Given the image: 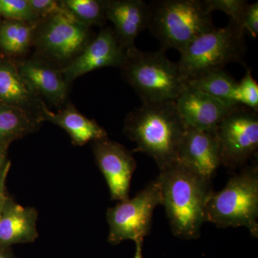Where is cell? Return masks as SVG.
Segmentation results:
<instances>
[{"label": "cell", "mask_w": 258, "mask_h": 258, "mask_svg": "<svg viewBox=\"0 0 258 258\" xmlns=\"http://www.w3.org/2000/svg\"><path fill=\"white\" fill-rule=\"evenodd\" d=\"M173 234L184 240L200 237L206 222V205L212 193L210 184L179 163L159 170L157 176Z\"/></svg>", "instance_id": "cell-1"}, {"label": "cell", "mask_w": 258, "mask_h": 258, "mask_svg": "<svg viewBox=\"0 0 258 258\" xmlns=\"http://www.w3.org/2000/svg\"><path fill=\"white\" fill-rule=\"evenodd\" d=\"M186 127L176 110L175 101L142 103L125 116L123 133L157 163L159 170L172 165Z\"/></svg>", "instance_id": "cell-2"}, {"label": "cell", "mask_w": 258, "mask_h": 258, "mask_svg": "<svg viewBox=\"0 0 258 258\" xmlns=\"http://www.w3.org/2000/svg\"><path fill=\"white\" fill-rule=\"evenodd\" d=\"M120 69L142 103L176 101L186 86L177 62L169 60L161 49L143 52L135 48L125 52Z\"/></svg>", "instance_id": "cell-3"}, {"label": "cell", "mask_w": 258, "mask_h": 258, "mask_svg": "<svg viewBox=\"0 0 258 258\" xmlns=\"http://www.w3.org/2000/svg\"><path fill=\"white\" fill-rule=\"evenodd\" d=\"M148 28L161 50H182L189 42L215 28L203 0H155L148 4Z\"/></svg>", "instance_id": "cell-4"}, {"label": "cell", "mask_w": 258, "mask_h": 258, "mask_svg": "<svg viewBox=\"0 0 258 258\" xmlns=\"http://www.w3.org/2000/svg\"><path fill=\"white\" fill-rule=\"evenodd\" d=\"M246 51L244 30L230 20L224 28L215 27L180 50L178 67L186 83L209 71L223 69L227 64H245Z\"/></svg>", "instance_id": "cell-5"}, {"label": "cell", "mask_w": 258, "mask_h": 258, "mask_svg": "<svg viewBox=\"0 0 258 258\" xmlns=\"http://www.w3.org/2000/svg\"><path fill=\"white\" fill-rule=\"evenodd\" d=\"M206 222L217 227H244L258 237V166H246L229 180L225 188L211 194L206 205Z\"/></svg>", "instance_id": "cell-6"}, {"label": "cell", "mask_w": 258, "mask_h": 258, "mask_svg": "<svg viewBox=\"0 0 258 258\" xmlns=\"http://www.w3.org/2000/svg\"><path fill=\"white\" fill-rule=\"evenodd\" d=\"M159 205H161V191L157 178L134 198L119 202L107 210L108 242L115 245L124 240L144 241L150 232L153 214Z\"/></svg>", "instance_id": "cell-7"}, {"label": "cell", "mask_w": 258, "mask_h": 258, "mask_svg": "<svg viewBox=\"0 0 258 258\" xmlns=\"http://www.w3.org/2000/svg\"><path fill=\"white\" fill-rule=\"evenodd\" d=\"M222 165L236 169L257 155V112L237 106L217 125Z\"/></svg>", "instance_id": "cell-8"}, {"label": "cell", "mask_w": 258, "mask_h": 258, "mask_svg": "<svg viewBox=\"0 0 258 258\" xmlns=\"http://www.w3.org/2000/svg\"><path fill=\"white\" fill-rule=\"evenodd\" d=\"M92 40L89 27L71 15H57L40 20L33 42L47 58L70 62Z\"/></svg>", "instance_id": "cell-9"}, {"label": "cell", "mask_w": 258, "mask_h": 258, "mask_svg": "<svg viewBox=\"0 0 258 258\" xmlns=\"http://www.w3.org/2000/svg\"><path fill=\"white\" fill-rule=\"evenodd\" d=\"M95 160L104 176L112 200H128L137 162L132 152L108 137L93 142Z\"/></svg>", "instance_id": "cell-10"}, {"label": "cell", "mask_w": 258, "mask_h": 258, "mask_svg": "<svg viewBox=\"0 0 258 258\" xmlns=\"http://www.w3.org/2000/svg\"><path fill=\"white\" fill-rule=\"evenodd\" d=\"M176 161L196 175L211 181L222 165L215 130L186 128L178 146Z\"/></svg>", "instance_id": "cell-11"}, {"label": "cell", "mask_w": 258, "mask_h": 258, "mask_svg": "<svg viewBox=\"0 0 258 258\" xmlns=\"http://www.w3.org/2000/svg\"><path fill=\"white\" fill-rule=\"evenodd\" d=\"M125 57L113 29H103L79 55L61 70L64 79L70 83L83 75L96 69L119 67Z\"/></svg>", "instance_id": "cell-12"}, {"label": "cell", "mask_w": 258, "mask_h": 258, "mask_svg": "<svg viewBox=\"0 0 258 258\" xmlns=\"http://www.w3.org/2000/svg\"><path fill=\"white\" fill-rule=\"evenodd\" d=\"M176 108L186 128L215 131L217 125L237 106L225 103L186 84L175 101Z\"/></svg>", "instance_id": "cell-13"}, {"label": "cell", "mask_w": 258, "mask_h": 258, "mask_svg": "<svg viewBox=\"0 0 258 258\" xmlns=\"http://www.w3.org/2000/svg\"><path fill=\"white\" fill-rule=\"evenodd\" d=\"M16 64L20 76L37 97H42L56 107L66 103L69 83L61 70L42 59H25Z\"/></svg>", "instance_id": "cell-14"}, {"label": "cell", "mask_w": 258, "mask_h": 258, "mask_svg": "<svg viewBox=\"0 0 258 258\" xmlns=\"http://www.w3.org/2000/svg\"><path fill=\"white\" fill-rule=\"evenodd\" d=\"M106 18L113 23L120 45L129 52L137 48L136 39L148 28L149 6L142 0H109L107 1Z\"/></svg>", "instance_id": "cell-15"}, {"label": "cell", "mask_w": 258, "mask_h": 258, "mask_svg": "<svg viewBox=\"0 0 258 258\" xmlns=\"http://www.w3.org/2000/svg\"><path fill=\"white\" fill-rule=\"evenodd\" d=\"M37 211L23 207L8 197L0 217V247L33 242L38 237Z\"/></svg>", "instance_id": "cell-16"}, {"label": "cell", "mask_w": 258, "mask_h": 258, "mask_svg": "<svg viewBox=\"0 0 258 258\" xmlns=\"http://www.w3.org/2000/svg\"><path fill=\"white\" fill-rule=\"evenodd\" d=\"M44 104L20 76L16 62L9 59H0V105L22 108L42 119Z\"/></svg>", "instance_id": "cell-17"}, {"label": "cell", "mask_w": 258, "mask_h": 258, "mask_svg": "<svg viewBox=\"0 0 258 258\" xmlns=\"http://www.w3.org/2000/svg\"><path fill=\"white\" fill-rule=\"evenodd\" d=\"M42 116L43 121L51 122L63 128L69 134L75 146L81 147L89 142L108 137L106 131L96 120L85 116L71 103L57 113L50 111L45 103L42 107Z\"/></svg>", "instance_id": "cell-18"}, {"label": "cell", "mask_w": 258, "mask_h": 258, "mask_svg": "<svg viewBox=\"0 0 258 258\" xmlns=\"http://www.w3.org/2000/svg\"><path fill=\"white\" fill-rule=\"evenodd\" d=\"M42 118L31 112L16 107L0 105V142L11 144L36 132Z\"/></svg>", "instance_id": "cell-19"}, {"label": "cell", "mask_w": 258, "mask_h": 258, "mask_svg": "<svg viewBox=\"0 0 258 258\" xmlns=\"http://www.w3.org/2000/svg\"><path fill=\"white\" fill-rule=\"evenodd\" d=\"M40 22L30 23L7 19L1 22L0 50L10 55H19L26 52L33 42Z\"/></svg>", "instance_id": "cell-20"}, {"label": "cell", "mask_w": 258, "mask_h": 258, "mask_svg": "<svg viewBox=\"0 0 258 258\" xmlns=\"http://www.w3.org/2000/svg\"><path fill=\"white\" fill-rule=\"evenodd\" d=\"M203 92L220 100L231 106L235 103V93L237 81L224 69L214 70L186 82Z\"/></svg>", "instance_id": "cell-21"}, {"label": "cell", "mask_w": 258, "mask_h": 258, "mask_svg": "<svg viewBox=\"0 0 258 258\" xmlns=\"http://www.w3.org/2000/svg\"><path fill=\"white\" fill-rule=\"evenodd\" d=\"M62 4L75 19L88 27L103 25L106 18L107 1L64 0Z\"/></svg>", "instance_id": "cell-22"}, {"label": "cell", "mask_w": 258, "mask_h": 258, "mask_svg": "<svg viewBox=\"0 0 258 258\" xmlns=\"http://www.w3.org/2000/svg\"><path fill=\"white\" fill-rule=\"evenodd\" d=\"M235 102L246 108L258 111V84L248 70L240 82H237L235 93Z\"/></svg>", "instance_id": "cell-23"}, {"label": "cell", "mask_w": 258, "mask_h": 258, "mask_svg": "<svg viewBox=\"0 0 258 258\" xmlns=\"http://www.w3.org/2000/svg\"><path fill=\"white\" fill-rule=\"evenodd\" d=\"M0 16L7 20L37 23L40 22L28 0H0Z\"/></svg>", "instance_id": "cell-24"}, {"label": "cell", "mask_w": 258, "mask_h": 258, "mask_svg": "<svg viewBox=\"0 0 258 258\" xmlns=\"http://www.w3.org/2000/svg\"><path fill=\"white\" fill-rule=\"evenodd\" d=\"M204 5L208 13L221 11L228 15L230 20L237 25L242 24L244 13L248 2L246 0H203Z\"/></svg>", "instance_id": "cell-25"}, {"label": "cell", "mask_w": 258, "mask_h": 258, "mask_svg": "<svg viewBox=\"0 0 258 258\" xmlns=\"http://www.w3.org/2000/svg\"><path fill=\"white\" fill-rule=\"evenodd\" d=\"M30 6L40 20L57 15H71L62 1L28 0Z\"/></svg>", "instance_id": "cell-26"}, {"label": "cell", "mask_w": 258, "mask_h": 258, "mask_svg": "<svg viewBox=\"0 0 258 258\" xmlns=\"http://www.w3.org/2000/svg\"><path fill=\"white\" fill-rule=\"evenodd\" d=\"M241 27L247 30L251 36L256 38L258 35V3H249L246 8Z\"/></svg>", "instance_id": "cell-27"}, {"label": "cell", "mask_w": 258, "mask_h": 258, "mask_svg": "<svg viewBox=\"0 0 258 258\" xmlns=\"http://www.w3.org/2000/svg\"><path fill=\"white\" fill-rule=\"evenodd\" d=\"M11 163L7 165L3 174L0 176V217L3 213V209H4L5 203L8 197L6 194V181L8 178V173H9Z\"/></svg>", "instance_id": "cell-28"}, {"label": "cell", "mask_w": 258, "mask_h": 258, "mask_svg": "<svg viewBox=\"0 0 258 258\" xmlns=\"http://www.w3.org/2000/svg\"><path fill=\"white\" fill-rule=\"evenodd\" d=\"M10 144L6 142H0V176L10 162V161L8 160V152Z\"/></svg>", "instance_id": "cell-29"}, {"label": "cell", "mask_w": 258, "mask_h": 258, "mask_svg": "<svg viewBox=\"0 0 258 258\" xmlns=\"http://www.w3.org/2000/svg\"><path fill=\"white\" fill-rule=\"evenodd\" d=\"M143 243L144 241L139 240L135 242L136 250L134 258H144L143 257Z\"/></svg>", "instance_id": "cell-30"}, {"label": "cell", "mask_w": 258, "mask_h": 258, "mask_svg": "<svg viewBox=\"0 0 258 258\" xmlns=\"http://www.w3.org/2000/svg\"><path fill=\"white\" fill-rule=\"evenodd\" d=\"M0 258H15L8 247H0Z\"/></svg>", "instance_id": "cell-31"}]
</instances>
